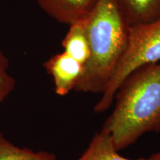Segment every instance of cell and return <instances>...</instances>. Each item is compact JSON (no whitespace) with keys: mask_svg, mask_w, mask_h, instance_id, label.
Returning <instances> with one entry per match:
<instances>
[{"mask_svg":"<svg viewBox=\"0 0 160 160\" xmlns=\"http://www.w3.org/2000/svg\"><path fill=\"white\" fill-rule=\"evenodd\" d=\"M113 111L102 128L118 151L148 132L160 131V62L136 69L118 88Z\"/></svg>","mask_w":160,"mask_h":160,"instance_id":"6da1fadb","label":"cell"},{"mask_svg":"<svg viewBox=\"0 0 160 160\" xmlns=\"http://www.w3.org/2000/svg\"><path fill=\"white\" fill-rule=\"evenodd\" d=\"M128 27L114 0H98L85 19L90 54L76 91L104 93L125 53Z\"/></svg>","mask_w":160,"mask_h":160,"instance_id":"7a4b0ae2","label":"cell"},{"mask_svg":"<svg viewBox=\"0 0 160 160\" xmlns=\"http://www.w3.org/2000/svg\"><path fill=\"white\" fill-rule=\"evenodd\" d=\"M160 62V19L149 23L128 27L125 53L102 98L94 108L97 113L111 107L118 88L136 69Z\"/></svg>","mask_w":160,"mask_h":160,"instance_id":"3957f363","label":"cell"},{"mask_svg":"<svg viewBox=\"0 0 160 160\" xmlns=\"http://www.w3.org/2000/svg\"><path fill=\"white\" fill-rule=\"evenodd\" d=\"M44 67L53 78L56 93L63 97L75 89L84 65L63 51L48 59Z\"/></svg>","mask_w":160,"mask_h":160,"instance_id":"277c9868","label":"cell"},{"mask_svg":"<svg viewBox=\"0 0 160 160\" xmlns=\"http://www.w3.org/2000/svg\"><path fill=\"white\" fill-rule=\"evenodd\" d=\"M39 7L53 19L71 25L85 19L98 0H37Z\"/></svg>","mask_w":160,"mask_h":160,"instance_id":"5b68a950","label":"cell"},{"mask_svg":"<svg viewBox=\"0 0 160 160\" xmlns=\"http://www.w3.org/2000/svg\"><path fill=\"white\" fill-rule=\"evenodd\" d=\"M128 26L149 23L160 19V0H114Z\"/></svg>","mask_w":160,"mask_h":160,"instance_id":"8992f818","label":"cell"},{"mask_svg":"<svg viewBox=\"0 0 160 160\" xmlns=\"http://www.w3.org/2000/svg\"><path fill=\"white\" fill-rule=\"evenodd\" d=\"M62 42L64 52L84 65L90 54L85 19L71 24Z\"/></svg>","mask_w":160,"mask_h":160,"instance_id":"52a82bcc","label":"cell"},{"mask_svg":"<svg viewBox=\"0 0 160 160\" xmlns=\"http://www.w3.org/2000/svg\"><path fill=\"white\" fill-rule=\"evenodd\" d=\"M77 160H133L122 157L118 153L108 132L102 129L92 139L88 148ZM137 160H150L140 159Z\"/></svg>","mask_w":160,"mask_h":160,"instance_id":"ba28073f","label":"cell"},{"mask_svg":"<svg viewBox=\"0 0 160 160\" xmlns=\"http://www.w3.org/2000/svg\"><path fill=\"white\" fill-rule=\"evenodd\" d=\"M0 160H57L55 154L17 147L0 133Z\"/></svg>","mask_w":160,"mask_h":160,"instance_id":"9c48e42d","label":"cell"},{"mask_svg":"<svg viewBox=\"0 0 160 160\" xmlns=\"http://www.w3.org/2000/svg\"><path fill=\"white\" fill-rule=\"evenodd\" d=\"M8 60L0 51V102L5 101L14 89L15 80L8 72Z\"/></svg>","mask_w":160,"mask_h":160,"instance_id":"30bf717a","label":"cell"},{"mask_svg":"<svg viewBox=\"0 0 160 160\" xmlns=\"http://www.w3.org/2000/svg\"><path fill=\"white\" fill-rule=\"evenodd\" d=\"M150 160H160V152L157 153H154L152 156H151L149 158Z\"/></svg>","mask_w":160,"mask_h":160,"instance_id":"8fae6325","label":"cell"}]
</instances>
